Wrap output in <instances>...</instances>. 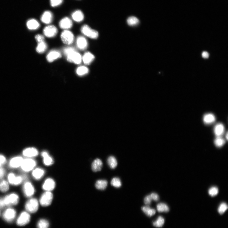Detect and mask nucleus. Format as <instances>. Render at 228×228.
<instances>
[{
    "mask_svg": "<svg viewBox=\"0 0 228 228\" xmlns=\"http://www.w3.org/2000/svg\"><path fill=\"white\" fill-rule=\"evenodd\" d=\"M61 56V54L59 51L53 50L50 51L47 54V59L49 62L52 63Z\"/></svg>",
    "mask_w": 228,
    "mask_h": 228,
    "instance_id": "15",
    "label": "nucleus"
},
{
    "mask_svg": "<svg viewBox=\"0 0 228 228\" xmlns=\"http://www.w3.org/2000/svg\"><path fill=\"white\" fill-rule=\"evenodd\" d=\"M202 56L204 58H207L209 57V54L207 52L204 51L203 52L202 54Z\"/></svg>",
    "mask_w": 228,
    "mask_h": 228,
    "instance_id": "48",
    "label": "nucleus"
},
{
    "mask_svg": "<svg viewBox=\"0 0 228 228\" xmlns=\"http://www.w3.org/2000/svg\"><path fill=\"white\" fill-rule=\"evenodd\" d=\"M61 37L63 43L68 45L72 44L75 38L72 32L68 30H65L62 32Z\"/></svg>",
    "mask_w": 228,
    "mask_h": 228,
    "instance_id": "6",
    "label": "nucleus"
},
{
    "mask_svg": "<svg viewBox=\"0 0 228 228\" xmlns=\"http://www.w3.org/2000/svg\"><path fill=\"white\" fill-rule=\"evenodd\" d=\"M36 165L35 160L31 158H27L24 159L21 167L23 171L28 172L33 170Z\"/></svg>",
    "mask_w": 228,
    "mask_h": 228,
    "instance_id": "2",
    "label": "nucleus"
},
{
    "mask_svg": "<svg viewBox=\"0 0 228 228\" xmlns=\"http://www.w3.org/2000/svg\"><path fill=\"white\" fill-rule=\"evenodd\" d=\"M89 72L88 68L84 66H82L78 67L76 70V73L78 75L82 76L87 74Z\"/></svg>",
    "mask_w": 228,
    "mask_h": 228,
    "instance_id": "32",
    "label": "nucleus"
},
{
    "mask_svg": "<svg viewBox=\"0 0 228 228\" xmlns=\"http://www.w3.org/2000/svg\"><path fill=\"white\" fill-rule=\"evenodd\" d=\"M56 187V183L54 180L50 178L46 180L42 186L43 189L47 191H50L53 190Z\"/></svg>",
    "mask_w": 228,
    "mask_h": 228,
    "instance_id": "14",
    "label": "nucleus"
},
{
    "mask_svg": "<svg viewBox=\"0 0 228 228\" xmlns=\"http://www.w3.org/2000/svg\"><path fill=\"white\" fill-rule=\"evenodd\" d=\"M164 219L162 217L159 216L156 221L153 223V225L156 227H161L165 223Z\"/></svg>",
    "mask_w": 228,
    "mask_h": 228,
    "instance_id": "36",
    "label": "nucleus"
},
{
    "mask_svg": "<svg viewBox=\"0 0 228 228\" xmlns=\"http://www.w3.org/2000/svg\"><path fill=\"white\" fill-rule=\"evenodd\" d=\"M150 196L152 200L155 201H159V195L157 193H153L150 194Z\"/></svg>",
    "mask_w": 228,
    "mask_h": 228,
    "instance_id": "46",
    "label": "nucleus"
},
{
    "mask_svg": "<svg viewBox=\"0 0 228 228\" xmlns=\"http://www.w3.org/2000/svg\"><path fill=\"white\" fill-rule=\"evenodd\" d=\"M26 177L16 176L13 173H10L8 175V179L9 183L14 185H20Z\"/></svg>",
    "mask_w": 228,
    "mask_h": 228,
    "instance_id": "9",
    "label": "nucleus"
},
{
    "mask_svg": "<svg viewBox=\"0 0 228 228\" xmlns=\"http://www.w3.org/2000/svg\"><path fill=\"white\" fill-rule=\"evenodd\" d=\"M5 173V169L2 167H0V180L3 178Z\"/></svg>",
    "mask_w": 228,
    "mask_h": 228,
    "instance_id": "47",
    "label": "nucleus"
},
{
    "mask_svg": "<svg viewBox=\"0 0 228 228\" xmlns=\"http://www.w3.org/2000/svg\"><path fill=\"white\" fill-rule=\"evenodd\" d=\"M38 43L36 49V51L39 53H43L47 49L48 47L47 43L44 41Z\"/></svg>",
    "mask_w": 228,
    "mask_h": 228,
    "instance_id": "30",
    "label": "nucleus"
},
{
    "mask_svg": "<svg viewBox=\"0 0 228 228\" xmlns=\"http://www.w3.org/2000/svg\"><path fill=\"white\" fill-rule=\"evenodd\" d=\"M23 160V158L21 156H17L13 158L9 162V166L12 168H17L21 167Z\"/></svg>",
    "mask_w": 228,
    "mask_h": 228,
    "instance_id": "16",
    "label": "nucleus"
},
{
    "mask_svg": "<svg viewBox=\"0 0 228 228\" xmlns=\"http://www.w3.org/2000/svg\"><path fill=\"white\" fill-rule=\"evenodd\" d=\"M3 199L5 206H7L16 205L19 201L18 195L15 193L8 194Z\"/></svg>",
    "mask_w": 228,
    "mask_h": 228,
    "instance_id": "4",
    "label": "nucleus"
},
{
    "mask_svg": "<svg viewBox=\"0 0 228 228\" xmlns=\"http://www.w3.org/2000/svg\"><path fill=\"white\" fill-rule=\"evenodd\" d=\"M59 25L61 28L66 30L72 27L73 22L69 18L65 17L60 21Z\"/></svg>",
    "mask_w": 228,
    "mask_h": 228,
    "instance_id": "17",
    "label": "nucleus"
},
{
    "mask_svg": "<svg viewBox=\"0 0 228 228\" xmlns=\"http://www.w3.org/2000/svg\"><path fill=\"white\" fill-rule=\"evenodd\" d=\"M73 20L77 22H80L83 20L84 15L82 11L77 10L74 11L72 14Z\"/></svg>",
    "mask_w": 228,
    "mask_h": 228,
    "instance_id": "22",
    "label": "nucleus"
},
{
    "mask_svg": "<svg viewBox=\"0 0 228 228\" xmlns=\"http://www.w3.org/2000/svg\"><path fill=\"white\" fill-rule=\"evenodd\" d=\"M31 217L29 214L26 212H22L17 220V224L19 226H24L29 223Z\"/></svg>",
    "mask_w": 228,
    "mask_h": 228,
    "instance_id": "10",
    "label": "nucleus"
},
{
    "mask_svg": "<svg viewBox=\"0 0 228 228\" xmlns=\"http://www.w3.org/2000/svg\"><path fill=\"white\" fill-rule=\"evenodd\" d=\"M228 209V206L225 203H221L218 208V212L220 214H224Z\"/></svg>",
    "mask_w": 228,
    "mask_h": 228,
    "instance_id": "40",
    "label": "nucleus"
},
{
    "mask_svg": "<svg viewBox=\"0 0 228 228\" xmlns=\"http://www.w3.org/2000/svg\"><path fill=\"white\" fill-rule=\"evenodd\" d=\"M36 40L38 43H40L44 41V37L41 34H38L35 37Z\"/></svg>",
    "mask_w": 228,
    "mask_h": 228,
    "instance_id": "44",
    "label": "nucleus"
},
{
    "mask_svg": "<svg viewBox=\"0 0 228 228\" xmlns=\"http://www.w3.org/2000/svg\"><path fill=\"white\" fill-rule=\"evenodd\" d=\"M6 159L4 156L0 154V167H2L5 164Z\"/></svg>",
    "mask_w": 228,
    "mask_h": 228,
    "instance_id": "45",
    "label": "nucleus"
},
{
    "mask_svg": "<svg viewBox=\"0 0 228 228\" xmlns=\"http://www.w3.org/2000/svg\"><path fill=\"white\" fill-rule=\"evenodd\" d=\"M111 184L112 186L117 188H120L122 185L121 181L118 178H114L111 182Z\"/></svg>",
    "mask_w": 228,
    "mask_h": 228,
    "instance_id": "39",
    "label": "nucleus"
},
{
    "mask_svg": "<svg viewBox=\"0 0 228 228\" xmlns=\"http://www.w3.org/2000/svg\"><path fill=\"white\" fill-rule=\"evenodd\" d=\"M5 206L3 198H0V207L3 208Z\"/></svg>",
    "mask_w": 228,
    "mask_h": 228,
    "instance_id": "49",
    "label": "nucleus"
},
{
    "mask_svg": "<svg viewBox=\"0 0 228 228\" xmlns=\"http://www.w3.org/2000/svg\"><path fill=\"white\" fill-rule=\"evenodd\" d=\"M127 23L129 25L133 26L137 25L139 23V21L136 17H131L127 19Z\"/></svg>",
    "mask_w": 228,
    "mask_h": 228,
    "instance_id": "37",
    "label": "nucleus"
},
{
    "mask_svg": "<svg viewBox=\"0 0 228 228\" xmlns=\"http://www.w3.org/2000/svg\"><path fill=\"white\" fill-rule=\"evenodd\" d=\"M23 154L24 157L30 158L36 157L38 154V152L35 148L30 147L24 149L23 151Z\"/></svg>",
    "mask_w": 228,
    "mask_h": 228,
    "instance_id": "18",
    "label": "nucleus"
},
{
    "mask_svg": "<svg viewBox=\"0 0 228 228\" xmlns=\"http://www.w3.org/2000/svg\"><path fill=\"white\" fill-rule=\"evenodd\" d=\"M219 190L218 188L216 187H213L210 188L208 191V193L212 197L216 196L218 193Z\"/></svg>",
    "mask_w": 228,
    "mask_h": 228,
    "instance_id": "41",
    "label": "nucleus"
},
{
    "mask_svg": "<svg viewBox=\"0 0 228 228\" xmlns=\"http://www.w3.org/2000/svg\"><path fill=\"white\" fill-rule=\"evenodd\" d=\"M152 200L150 195L149 194L145 197L144 199V202L146 205H149L151 204Z\"/></svg>",
    "mask_w": 228,
    "mask_h": 228,
    "instance_id": "43",
    "label": "nucleus"
},
{
    "mask_svg": "<svg viewBox=\"0 0 228 228\" xmlns=\"http://www.w3.org/2000/svg\"><path fill=\"white\" fill-rule=\"evenodd\" d=\"M39 207L38 202L35 198H31L28 200L25 205V208L27 211L31 213H34L38 210Z\"/></svg>",
    "mask_w": 228,
    "mask_h": 228,
    "instance_id": "5",
    "label": "nucleus"
},
{
    "mask_svg": "<svg viewBox=\"0 0 228 228\" xmlns=\"http://www.w3.org/2000/svg\"><path fill=\"white\" fill-rule=\"evenodd\" d=\"M28 28L30 30H35L40 27V24L36 19H30L27 23Z\"/></svg>",
    "mask_w": 228,
    "mask_h": 228,
    "instance_id": "26",
    "label": "nucleus"
},
{
    "mask_svg": "<svg viewBox=\"0 0 228 228\" xmlns=\"http://www.w3.org/2000/svg\"><path fill=\"white\" fill-rule=\"evenodd\" d=\"M215 116L212 114H205L203 118L204 123L206 124H210L215 121Z\"/></svg>",
    "mask_w": 228,
    "mask_h": 228,
    "instance_id": "27",
    "label": "nucleus"
},
{
    "mask_svg": "<svg viewBox=\"0 0 228 228\" xmlns=\"http://www.w3.org/2000/svg\"><path fill=\"white\" fill-rule=\"evenodd\" d=\"M107 163L109 167L112 169H115L118 164L116 159L113 156H110L108 157L107 160Z\"/></svg>",
    "mask_w": 228,
    "mask_h": 228,
    "instance_id": "31",
    "label": "nucleus"
},
{
    "mask_svg": "<svg viewBox=\"0 0 228 228\" xmlns=\"http://www.w3.org/2000/svg\"><path fill=\"white\" fill-rule=\"evenodd\" d=\"M108 184V181L105 180H99L96 181L95 186L97 189L104 190L106 188Z\"/></svg>",
    "mask_w": 228,
    "mask_h": 228,
    "instance_id": "28",
    "label": "nucleus"
},
{
    "mask_svg": "<svg viewBox=\"0 0 228 228\" xmlns=\"http://www.w3.org/2000/svg\"><path fill=\"white\" fill-rule=\"evenodd\" d=\"M226 138L227 140L228 139V133H227L226 134Z\"/></svg>",
    "mask_w": 228,
    "mask_h": 228,
    "instance_id": "50",
    "label": "nucleus"
},
{
    "mask_svg": "<svg viewBox=\"0 0 228 228\" xmlns=\"http://www.w3.org/2000/svg\"><path fill=\"white\" fill-rule=\"evenodd\" d=\"M63 0H50L51 5L53 7H56L61 4Z\"/></svg>",
    "mask_w": 228,
    "mask_h": 228,
    "instance_id": "42",
    "label": "nucleus"
},
{
    "mask_svg": "<svg viewBox=\"0 0 228 228\" xmlns=\"http://www.w3.org/2000/svg\"><path fill=\"white\" fill-rule=\"evenodd\" d=\"M43 34L49 38L53 37L58 33L57 28L54 25H49L45 27L43 30Z\"/></svg>",
    "mask_w": 228,
    "mask_h": 228,
    "instance_id": "12",
    "label": "nucleus"
},
{
    "mask_svg": "<svg viewBox=\"0 0 228 228\" xmlns=\"http://www.w3.org/2000/svg\"><path fill=\"white\" fill-rule=\"evenodd\" d=\"M53 199V194L50 191H46L41 195L40 203L42 206L47 207L51 204Z\"/></svg>",
    "mask_w": 228,
    "mask_h": 228,
    "instance_id": "7",
    "label": "nucleus"
},
{
    "mask_svg": "<svg viewBox=\"0 0 228 228\" xmlns=\"http://www.w3.org/2000/svg\"><path fill=\"white\" fill-rule=\"evenodd\" d=\"M63 53L67 57V61L70 63L80 64L82 61L81 55L72 47H67L63 49Z\"/></svg>",
    "mask_w": 228,
    "mask_h": 228,
    "instance_id": "1",
    "label": "nucleus"
},
{
    "mask_svg": "<svg viewBox=\"0 0 228 228\" xmlns=\"http://www.w3.org/2000/svg\"><path fill=\"white\" fill-rule=\"evenodd\" d=\"M157 210L159 212H167L169 211V208L165 204L160 203L157 206Z\"/></svg>",
    "mask_w": 228,
    "mask_h": 228,
    "instance_id": "34",
    "label": "nucleus"
},
{
    "mask_svg": "<svg viewBox=\"0 0 228 228\" xmlns=\"http://www.w3.org/2000/svg\"><path fill=\"white\" fill-rule=\"evenodd\" d=\"M215 145L219 147H222L225 144V141L221 136H218L214 141Z\"/></svg>",
    "mask_w": 228,
    "mask_h": 228,
    "instance_id": "38",
    "label": "nucleus"
},
{
    "mask_svg": "<svg viewBox=\"0 0 228 228\" xmlns=\"http://www.w3.org/2000/svg\"><path fill=\"white\" fill-rule=\"evenodd\" d=\"M23 192L26 197H31L35 192V189L33 185L31 182L27 181L24 184L23 187Z\"/></svg>",
    "mask_w": 228,
    "mask_h": 228,
    "instance_id": "11",
    "label": "nucleus"
},
{
    "mask_svg": "<svg viewBox=\"0 0 228 228\" xmlns=\"http://www.w3.org/2000/svg\"><path fill=\"white\" fill-rule=\"evenodd\" d=\"M16 215V210L12 208H8L3 213V219L8 223H11L14 220Z\"/></svg>",
    "mask_w": 228,
    "mask_h": 228,
    "instance_id": "8",
    "label": "nucleus"
},
{
    "mask_svg": "<svg viewBox=\"0 0 228 228\" xmlns=\"http://www.w3.org/2000/svg\"><path fill=\"white\" fill-rule=\"evenodd\" d=\"M49 226V221L44 219H42L39 220L37 225V228H48Z\"/></svg>",
    "mask_w": 228,
    "mask_h": 228,
    "instance_id": "35",
    "label": "nucleus"
},
{
    "mask_svg": "<svg viewBox=\"0 0 228 228\" xmlns=\"http://www.w3.org/2000/svg\"><path fill=\"white\" fill-rule=\"evenodd\" d=\"M9 188V185L7 181L4 180L0 181V191L5 192L8 191Z\"/></svg>",
    "mask_w": 228,
    "mask_h": 228,
    "instance_id": "33",
    "label": "nucleus"
},
{
    "mask_svg": "<svg viewBox=\"0 0 228 228\" xmlns=\"http://www.w3.org/2000/svg\"><path fill=\"white\" fill-rule=\"evenodd\" d=\"M41 156L43 158V163L45 165L50 166L54 163V160L48 153L46 151H43L41 153Z\"/></svg>",
    "mask_w": 228,
    "mask_h": 228,
    "instance_id": "20",
    "label": "nucleus"
},
{
    "mask_svg": "<svg viewBox=\"0 0 228 228\" xmlns=\"http://www.w3.org/2000/svg\"><path fill=\"white\" fill-rule=\"evenodd\" d=\"M42 22L47 24H49L53 21V13L50 11H46L41 17Z\"/></svg>",
    "mask_w": 228,
    "mask_h": 228,
    "instance_id": "19",
    "label": "nucleus"
},
{
    "mask_svg": "<svg viewBox=\"0 0 228 228\" xmlns=\"http://www.w3.org/2000/svg\"><path fill=\"white\" fill-rule=\"evenodd\" d=\"M102 166L103 163L101 160L99 159H97L92 163V170L95 172L100 171L101 170Z\"/></svg>",
    "mask_w": 228,
    "mask_h": 228,
    "instance_id": "23",
    "label": "nucleus"
},
{
    "mask_svg": "<svg viewBox=\"0 0 228 228\" xmlns=\"http://www.w3.org/2000/svg\"><path fill=\"white\" fill-rule=\"evenodd\" d=\"M225 127L224 125L221 123H218L215 126L214 132L217 137L221 136L224 133Z\"/></svg>",
    "mask_w": 228,
    "mask_h": 228,
    "instance_id": "25",
    "label": "nucleus"
},
{
    "mask_svg": "<svg viewBox=\"0 0 228 228\" xmlns=\"http://www.w3.org/2000/svg\"><path fill=\"white\" fill-rule=\"evenodd\" d=\"M95 58V56L89 52H86L82 57V60L84 63L89 65L92 63Z\"/></svg>",
    "mask_w": 228,
    "mask_h": 228,
    "instance_id": "21",
    "label": "nucleus"
},
{
    "mask_svg": "<svg viewBox=\"0 0 228 228\" xmlns=\"http://www.w3.org/2000/svg\"><path fill=\"white\" fill-rule=\"evenodd\" d=\"M141 209L146 215L149 217L154 216L156 213L155 210L152 209L149 205L143 207Z\"/></svg>",
    "mask_w": 228,
    "mask_h": 228,
    "instance_id": "29",
    "label": "nucleus"
},
{
    "mask_svg": "<svg viewBox=\"0 0 228 228\" xmlns=\"http://www.w3.org/2000/svg\"><path fill=\"white\" fill-rule=\"evenodd\" d=\"M81 31L84 35L91 39H96L99 36L98 32L91 29L87 24H85L82 26Z\"/></svg>",
    "mask_w": 228,
    "mask_h": 228,
    "instance_id": "3",
    "label": "nucleus"
},
{
    "mask_svg": "<svg viewBox=\"0 0 228 228\" xmlns=\"http://www.w3.org/2000/svg\"><path fill=\"white\" fill-rule=\"evenodd\" d=\"M76 43L77 48L81 50H86L88 46L86 39L83 36H80L77 37Z\"/></svg>",
    "mask_w": 228,
    "mask_h": 228,
    "instance_id": "13",
    "label": "nucleus"
},
{
    "mask_svg": "<svg viewBox=\"0 0 228 228\" xmlns=\"http://www.w3.org/2000/svg\"><path fill=\"white\" fill-rule=\"evenodd\" d=\"M45 171L41 168H37L32 172V176L36 180L41 179L45 174Z\"/></svg>",
    "mask_w": 228,
    "mask_h": 228,
    "instance_id": "24",
    "label": "nucleus"
}]
</instances>
